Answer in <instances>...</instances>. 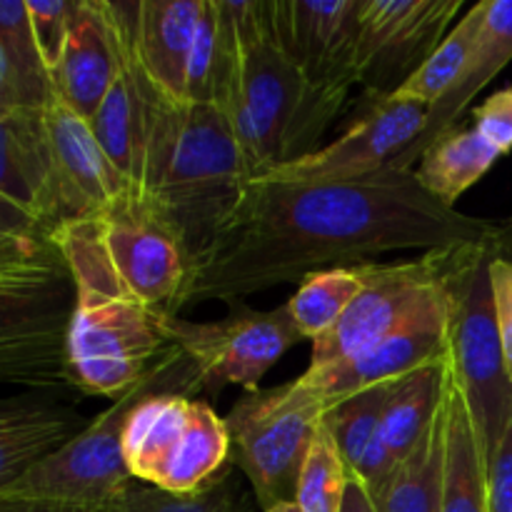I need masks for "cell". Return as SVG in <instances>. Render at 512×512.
Segmentation results:
<instances>
[{
    "mask_svg": "<svg viewBox=\"0 0 512 512\" xmlns=\"http://www.w3.org/2000/svg\"><path fill=\"white\" fill-rule=\"evenodd\" d=\"M512 218H475L425 190L415 170L385 168L348 183L255 178L193 263L185 308L245 295L395 250H448L510 233Z\"/></svg>",
    "mask_w": 512,
    "mask_h": 512,
    "instance_id": "obj_1",
    "label": "cell"
},
{
    "mask_svg": "<svg viewBox=\"0 0 512 512\" xmlns=\"http://www.w3.org/2000/svg\"><path fill=\"white\" fill-rule=\"evenodd\" d=\"M250 180V165L223 110L158 95L135 200L183 245L190 263L213 245Z\"/></svg>",
    "mask_w": 512,
    "mask_h": 512,
    "instance_id": "obj_2",
    "label": "cell"
},
{
    "mask_svg": "<svg viewBox=\"0 0 512 512\" xmlns=\"http://www.w3.org/2000/svg\"><path fill=\"white\" fill-rule=\"evenodd\" d=\"M75 275L58 230L0 203V375L40 393L75 388Z\"/></svg>",
    "mask_w": 512,
    "mask_h": 512,
    "instance_id": "obj_3",
    "label": "cell"
},
{
    "mask_svg": "<svg viewBox=\"0 0 512 512\" xmlns=\"http://www.w3.org/2000/svg\"><path fill=\"white\" fill-rule=\"evenodd\" d=\"M58 240L78 288L68 340L73 385L83 395L118 400L170 350L160 313L115 278L90 218L63 225Z\"/></svg>",
    "mask_w": 512,
    "mask_h": 512,
    "instance_id": "obj_4",
    "label": "cell"
},
{
    "mask_svg": "<svg viewBox=\"0 0 512 512\" xmlns=\"http://www.w3.org/2000/svg\"><path fill=\"white\" fill-rule=\"evenodd\" d=\"M343 103L315 88L275 43L270 0H248L238 100L228 118L253 180L320 150L315 143Z\"/></svg>",
    "mask_w": 512,
    "mask_h": 512,
    "instance_id": "obj_5",
    "label": "cell"
},
{
    "mask_svg": "<svg viewBox=\"0 0 512 512\" xmlns=\"http://www.w3.org/2000/svg\"><path fill=\"white\" fill-rule=\"evenodd\" d=\"M512 253V230L495 240L440 250L448 298V368L468 405L485 465L512 415V380L495 320L490 263Z\"/></svg>",
    "mask_w": 512,
    "mask_h": 512,
    "instance_id": "obj_6",
    "label": "cell"
},
{
    "mask_svg": "<svg viewBox=\"0 0 512 512\" xmlns=\"http://www.w3.org/2000/svg\"><path fill=\"white\" fill-rule=\"evenodd\" d=\"M155 388H168L190 398L203 393V385L198 383L188 360L170 345L165 358L133 390L113 400L108 410L90 420L78 438L20 475L13 485L0 488V500H50L90 510L108 508L135 480L123 453L128 415L138 400Z\"/></svg>",
    "mask_w": 512,
    "mask_h": 512,
    "instance_id": "obj_7",
    "label": "cell"
},
{
    "mask_svg": "<svg viewBox=\"0 0 512 512\" xmlns=\"http://www.w3.org/2000/svg\"><path fill=\"white\" fill-rule=\"evenodd\" d=\"M330 410V400L303 375L250 390L228 410L230 460L253 485L263 512L295 503L300 473Z\"/></svg>",
    "mask_w": 512,
    "mask_h": 512,
    "instance_id": "obj_8",
    "label": "cell"
},
{
    "mask_svg": "<svg viewBox=\"0 0 512 512\" xmlns=\"http://www.w3.org/2000/svg\"><path fill=\"white\" fill-rule=\"evenodd\" d=\"M225 418L168 388L150 390L128 415L123 453L135 480L168 493H198L233 473Z\"/></svg>",
    "mask_w": 512,
    "mask_h": 512,
    "instance_id": "obj_9",
    "label": "cell"
},
{
    "mask_svg": "<svg viewBox=\"0 0 512 512\" xmlns=\"http://www.w3.org/2000/svg\"><path fill=\"white\" fill-rule=\"evenodd\" d=\"M160 330L188 360L203 393H220L228 385L258 390L265 373L303 340L288 305L255 310L243 300H228V315L213 323L160 315Z\"/></svg>",
    "mask_w": 512,
    "mask_h": 512,
    "instance_id": "obj_10",
    "label": "cell"
},
{
    "mask_svg": "<svg viewBox=\"0 0 512 512\" xmlns=\"http://www.w3.org/2000/svg\"><path fill=\"white\" fill-rule=\"evenodd\" d=\"M443 305L440 250L405 263H365V288L340 323L315 340L308 370L345 363Z\"/></svg>",
    "mask_w": 512,
    "mask_h": 512,
    "instance_id": "obj_11",
    "label": "cell"
},
{
    "mask_svg": "<svg viewBox=\"0 0 512 512\" xmlns=\"http://www.w3.org/2000/svg\"><path fill=\"white\" fill-rule=\"evenodd\" d=\"M463 0H360L358 83L388 98L435 53Z\"/></svg>",
    "mask_w": 512,
    "mask_h": 512,
    "instance_id": "obj_12",
    "label": "cell"
},
{
    "mask_svg": "<svg viewBox=\"0 0 512 512\" xmlns=\"http://www.w3.org/2000/svg\"><path fill=\"white\" fill-rule=\"evenodd\" d=\"M90 223L115 278L155 313L180 315L193 275L183 245L135 198Z\"/></svg>",
    "mask_w": 512,
    "mask_h": 512,
    "instance_id": "obj_13",
    "label": "cell"
},
{
    "mask_svg": "<svg viewBox=\"0 0 512 512\" xmlns=\"http://www.w3.org/2000/svg\"><path fill=\"white\" fill-rule=\"evenodd\" d=\"M365 110L338 140L305 158L270 170L263 178L288 183H348L390 168L428 125L430 108L415 100L365 98Z\"/></svg>",
    "mask_w": 512,
    "mask_h": 512,
    "instance_id": "obj_14",
    "label": "cell"
},
{
    "mask_svg": "<svg viewBox=\"0 0 512 512\" xmlns=\"http://www.w3.org/2000/svg\"><path fill=\"white\" fill-rule=\"evenodd\" d=\"M273 38L323 93L348 100L358 83L360 0H270Z\"/></svg>",
    "mask_w": 512,
    "mask_h": 512,
    "instance_id": "obj_15",
    "label": "cell"
},
{
    "mask_svg": "<svg viewBox=\"0 0 512 512\" xmlns=\"http://www.w3.org/2000/svg\"><path fill=\"white\" fill-rule=\"evenodd\" d=\"M45 115L58 175L60 228L103 215L135 198L133 188L98 143L88 120L80 118L63 100H55Z\"/></svg>",
    "mask_w": 512,
    "mask_h": 512,
    "instance_id": "obj_16",
    "label": "cell"
},
{
    "mask_svg": "<svg viewBox=\"0 0 512 512\" xmlns=\"http://www.w3.org/2000/svg\"><path fill=\"white\" fill-rule=\"evenodd\" d=\"M445 358H448V298L443 308L423 315L413 325L390 335L388 340L373 345L365 353L325 370H305L303 378L315 385L335 408L353 395L380 385L400 383L428 365L443 363Z\"/></svg>",
    "mask_w": 512,
    "mask_h": 512,
    "instance_id": "obj_17",
    "label": "cell"
},
{
    "mask_svg": "<svg viewBox=\"0 0 512 512\" xmlns=\"http://www.w3.org/2000/svg\"><path fill=\"white\" fill-rule=\"evenodd\" d=\"M123 63V33L110 0H75L68 43L53 70L58 100L90 123L118 80Z\"/></svg>",
    "mask_w": 512,
    "mask_h": 512,
    "instance_id": "obj_18",
    "label": "cell"
},
{
    "mask_svg": "<svg viewBox=\"0 0 512 512\" xmlns=\"http://www.w3.org/2000/svg\"><path fill=\"white\" fill-rule=\"evenodd\" d=\"M130 45L150 83L188 103V73L205 0H120Z\"/></svg>",
    "mask_w": 512,
    "mask_h": 512,
    "instance_id": "obj_19",
    "label": "cell"
},
{
    "mask_svg": "<svg viewBox=\"0 0 512 512\" xmlns=\"http://www.w3.org/2000/svg\"><path fill=\"white\" fill-rule=\"evenodd\" d=\"M0 203L60 230L58 175L45 110H0Z\"/></svg>",
    "mask_w": 512,
    "mask_h": 512,
    "instance_id": "obj_20",
    "label": "cell"
},
{
    "mask_svg": "<svg viewBox=\"0 0 512 512\" xmlns=\"http://www.w3.org/2000/svg\"><path fill=\"white\" fill-rule=\"evenodd\" d=\"M110 8H113L115 20H118L120 33H123L125 63L118 80L110 88L108 98L103 100L95 118L90 120V128H93L95 138L103 145L115 168L120 170V175L128 180L133 195H138L140 180H143L145 153H148L150 120H153V108L160 90L150 83V78L135 60L123 3L110 0Z\"/></svg>",
    "mask_w": 512,
    "mask_h": 512,
    "instance_id": "obj_21",
    "label": "cell"
},
{
    "mask_svg": "<svg viewBox=\"0 0 512 512\" xmlns=\"http://www.w3.org/2000/svg\"><path fill=\"white\" fill-rule=\"evenodd\" d=\"M88 425L78 410L40 390L5 398L0 405V488L63 450Z\"/></svg>",
    "mask_w": 512,
    "mask_h": 512,
    "instance_id": "obj_22",
    "label": "cell"
},
{
    "mask_svg": "<svg viewBox=\"0 0 512 512\" xmlns=\"http://www.w3.org/2000/svg\"><path fill=\"white\" fill-rule=\"evenodd\" d=\"M512 60V0H488V15H485V28L478 40L473 60L468 70L455 85L453 93L445 95L438 105L430 108L428 125L420 133V138L395 160L390 168L413 170L415 160L425 153L428 145H433L445 130L455 128L463 110L468 108L470 100L495 78L503 68H508Z\"/></svg>",
    "mask_w": 512,
    "mask_h": 512,
    "instance_id": "obj_23",
    "label": "cell"
},
{
    "mask_svg": "<svg viewBox=\"0 0 512 512\" xmlns=\"http://www.w3.org/2000/svg\"><path fill=\"white\" fill-rule=\"evenodd\" d=\"M58 100L25 0L0 3V110H48Z\"/></svg>",
    "mask_w": 512,
    "mask_h": 512,
    "instance_id": "obj_24",
    "label": "cell"
},
{
    "mask_svg": "<svg viewBox=\"0 0 512 512\" xmlns=\"http://www.w3.org/2000/svg\"><path fill=\"white\" fill-rule=\"evenodd\" d=\"M440 512H490L488 465L480 453L468 405H465L453 375L448 378V393H445L443 505H440Z\"/></svg>",
    "mask_w": 512,
    "mask_h": 512,
    "instance_id": "obj_25",
    "label": "cell"
},
{
    "mask_svg": "<svg viewBox=\"0 0 512 512\" xmlns=\"http://www.w3.org/2000/svg\"><path fill=\"white\" fill-rule=\"evenodd\" d=\"M500 158L503 155L473 125L468 128L455 125L425 148L415 173L428 193L455 208L460 195H465L478 180H483V175Z\"/></svg>",
    "mask_w": 512,
    "mask_h": 512,
    "instance_id": "obj_26",
    "label": "cell"
},
{
    "mask_svg": "<svg viewBox=\"0 0 512 512\" xmlns=\"http://www.w3.org/2000/svg\"><path fill=\"white\" fill-rule=\"evenodd\" d=\"M443 448L445 400L423 440L400 460L388 483L378 493H370L378 512H440V505H443Z\"/></svg>",
    "mask_w": 512,
    "mask_h": 512,
    "instance_id": "obj_27",
    "label": "cell"
},
{
    "mask_svg": "<svg viewBox=\"0 0 512 512\" xmlns=\"http://www.w3.org/2000/svg\"><path fill=\"white\" fill-rule=\"evenodd\" d=\"M448 378L450 370L445 358L443 363L428 365L395 383L380 423V435L398 463L423 440L438 418L448 390Z\"/></svg>",
    "mask_w": 512,
    "mask_h": 512,
    "instance_id": "obj_28",
    "label": "cell"
},
{
    "mask_svg": "<svg viewBox=\"0 0 512 512\" xmlns=\"http://www.w3.org/2000/svg\"><path fill=\"white\" fill-rule=\"evenodd\" d=\"M485 15H488V0H480L455 23V28L445 35L435 53L405 80V85L395 95L433 108L445 95L453 93L478 48V40L485 28Z\"/></svg>",
    "mask_w": 512,
    "mask_h": 512,
    "instance_id": "obj_29",
    "label": "cell"
},
{
    "mask_svg": "<svg viewBox=\"0 0 512 512\" xmlns=\"http://www.w3.org/2000/svg\"><path fill=\"white\" fill-rule=\"evenodd\" d=\"M363 288L365 265L323 270L308 275L285 305L303 340L315 343L340 323Z\"/></svg>",
    "mask_w": 512,
    "mask_h": 512,
    "instance_id": "obj_30",
    "label": "cell"
},
{
    "mask_svg": "<svg viewBox=\"0 0 512 512\" xmlns=\"http://www.w3.org/2000/svg\"><path fill=\"white\" fill-rule=\"evenodd\" d=\"M103 512H250L233 473L198 493H168L133 480Z\"/></svg>",
    "mask_w": 512,
    "mask_h": 512,
    "instance_id": "obj_31",
    "label": "cell"
},
{
    "mask_svg": "<svg viewBox=\"0 0 512 512\" xmlns=\"http://www.w3.org/2000/svg\"><path fill=\"white\" fill-rule=\"evenodd\" d=\"M393 388L395 383H390L353 395V398L335 405L328 413V418H325V425H328L350 475L358 473L368 448L380 438V423H383Z\"/></svg>",
    "mask_w": 512,
    "mask_h": 512,
    "instance_id": "obj_32",
    "label": "cell"
},
{
    "mask_svg": "<svg viewBox=\"0 0 512 512\" xmlns=\"http://www.w3.org/2000/svg\"><path fill=\"white\" fill-rule=\"evenodd\" d=\"M350 478L353 475H350L328 425L323 423V428L315 435L303 473H300L295 503L303 512H343Z\"/></svg>",
    "mask_w": 512,
    "mask_h": 512,
    "instance_id": "obj_33",
    "label": "cell"
},
{
    "mask_svg": "<svg viewBox=\"0 0 512 512\" xmlns=\"http://www.w3.org/2000/svg\"><path fill=\"white\" fill-rule=\"evenodd\" d=\"M25 3H28L30 25H33L38 48L53 73L63 58L65 43H68L75 0H25Z\"/></svg>",
    "mask_w": 512,
    "mask_h": 512,
    "instance_id": "obj_34",
    "label": "cell"
},
{
    "mask_svg": "<svg viewBox=\"0 0 512 512\" xmlns=\"http://www.w3.org/2000/svg\"><path fill=\"white\" fill-rule=\"evenodd\" d=\"M473 125L500 155L512 150V85L490 95L473 108Z\"/></svg>",
    "mask_w": 512,
    "mask_h": 512,
    "instance_id": "obj_35",
    "label": "cell"
},
{
    "mask_svg": "<svg viewBox=\"0 0 512 512\" xmlns=\"http://www.w3.org/2000/svg\"><path fill=\"white\" fill-rule=\"evenodd\" d=\"M490 285H493L495 320L503 343L505 368L512 380V253L495 255L490 263Z\"/></svg>",
    "mask_w": 512,
    "mask_h": 512,
    "instance_id": "obj_36",
    "label": "cell"
},
{
    "mask_svg": "<svg viewBox=\"0 0 512 512\" xmlns=\"http://www.w3.org/2000/svg\"><path fill=\"white\" fill-rule=\"evenodd\" d=\"M488 510L512 512V415L488 465Z\"/></svg>",
    "mask_w": 512,
    "mask_h": 512,
    "instance_id": "obj_37",
    "label": "cell"
},
{
    "mask_svg": "<svg viewBox=\"0 0 512 512\" xmlns=\"http://www.w3.org/2000/svg\"><path fill=\"white\" fill-rule=\"evenodd\" d=\"M0 512H103L78 505L50 503V500H0Z\"/></svg>",
    "mask_w": 512,
    "mask_h": 512,
    "instance_id": "obj_38",
    "label": "cell"
},
{
    "mask_svg": "<svg viewBox=\"0 0 512 512\" xmlns=\"http://www.w3.org/2000/svg\"><path fill=\"white\" fill-rule=\"evenodd\" d=\"M343 512H378L373 495H370V490L365 488L358 478H350V488L348 495H345Z\"/></svg>",
    "mask_w": 512,
    "mask_h": 512,
    "instance_id": "obj_39",
    "label": "cell"
},
{
    "mask_svg": "<svg viewBox=\"0 0 512 512\" xmlns=\"http://www.w3.org/2000/svg\"><path fill=\"white\" fill-rule=\"evenodd\" d=\"M268 512H303V510H300L298 503H283V505H278V508H273Z\"/></svg>",
    "mask_w": 512,
    "mask_h": 512,
    "instance_id": "obj_40",
    "label": "cell"
}]
</instances>
